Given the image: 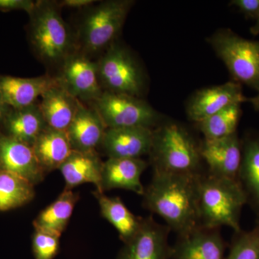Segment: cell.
I'll return each mask as SVG.
<instances>
[{"label":"cell","mask_w":259,"mask_h":259,"mask_svg":"<svg viewBox=\"0 0 259 259\" xmlns=\"http://www.w3.org/2000/svg\"><path fill=\"white\" fill-rule=\"evenodd\" d=\"M201 175L153 171L152 180L145 187L143 205L161 218L178 236L190 233L200 226L198 183Z\"/></svg>","instance_id":"cell-1"},{"label":"cell","mask_w":259,"mask_h":259,"mask_svg":"<svg viewBox=\"0 0 259 259\" xmlns=\"http://www.w3.org/2000/svg\"><path fill=\"white\" fill-rule=\"evenodd\" d=\"M57 2L40 0L29 14L28 37L40 61L60 69L76 49V37L61 16Z\"/></svg>","instance_id":"cell-2"},{"label":"cell","mask_w":259,"mask_h":259,"mask_svg":"<svg viewBox=\"0 0 259 259\" xmlns=\"http://www.w3.org/2000/svg\"><path fill=\"white\" fill-rule=\"evenodd\" d=\"M198 196L200 226H227L236 233L242 231L240 219L248 198L238 180L202 174L199 177Z\"/></svg>","instance_id":"cell-3"},{"label":"cell","mask_w":259,"mask_h":259,"mask_svg":"<svg viewBox=\"0 0 259 259\" xmlns=\"http://www.w3.org/2000/svg\"><path fill=\"white\" fill-rule=\"evenodd\" d=\"M134 5L132 0H107L87 8L75 35L76 50L91 58L105 52L116 42Z\"/></svg>","instance_id":"cell-4"},{"label":"cell","mask_w":259,"mask_h":259,"mask_svg":"<svg viewBox=\"0 0 259 259\" xmlns=\"http://www.w3.org/2000/svg\"><path fill=\"white\" fill-rule=\"evenodd\" d=\"M149 156L153 171L190 175L203 174L199 146L190 133L178 124H161L153 130Z\"/></svg>","instance_id":"cell-5"},{"label":"cell","mask_w":259,"mask_h":259,"mask_svg":"<svg viewBox=\"0 0 259 259\" xmlns=\"http://www.w3.org/2000/svg\"><path fill=\"white\" fill-rule=\"evenodd\" d=\"M207 41L226 65L233 81L259 93V40L245 38L230 29H221Z\"/></svg>","instance_id":"cell-6"},{"label":"cell","mask_w":259,"mask_h":259,"mask_svg":"<svg viewBox=\"0 0 259 259\" xmlns=\"http://www.w3.org/2000/svg\"><path fill=\"white\" fill-rule=\"evenodd\" d=\"M103 92L141 97L145 90L143 70L131 51L115 42L97 60Z\"/></svg>","instance_id":"cell-7"},{"label":"cell","mask_w":259,"mask_h":259,"mask_svg":"<svg viewBox=\"0 0 259 259\" xmlns=\"http://www.w3.org/2000/svg\"><path fill=\"white\" fill-rule=\"evenodd\" d=\"M101 117L107 128L158 127L161 116L139 97L103 92L90 102Z\"/></svg>","instance_id":"cell-8"},{"label":"cell","mask_w":259,"mask_h":259,"mask_svg":"<svg viewBox=\"0 0 259 259\" xmlns=\"http://www.w3.org/2000/svg\"><path fill=\"white\" fill-rule=\"evenodd\" d=\"M56 79L59 85L81 102L88 103L103 93L99 80L97 61L78 50L66 58Z\"/></svg>","instance_id":"cell-9"},{"label":"cell","mask_w":259,"mask_h":259,"mask_svg":"<svg viewBox=\"0 0 259 259\" xmlns=\"http://www.w3.org/2000/svg\"><path fill=\"white\" fill-rule=\"evenodd\" d=\"M170 231L168 226L158 224L152 217L144 218L139 231L124 243L116 259L171 258Z\"/></svg>","instance_id":"cell-10"},{"label":"cell","mask_w":259,"mask_h":259,"mask_svg":"<svg viewBox=\"0 0 259 259\" xmlns=\"http://www.w3.org/2000/svg\"><path fill=\"white\" fill-rule=\"evenodd\" d=\"M207 174L222 178L238 180L242 160V141L236 134L218 139H204L199 145Z\"/></svg>","instance_id":"cell-11"},{"label":"cell","mask_w":259,"mask_h":259,"mask_svg":"<svg viewBox=\"0 0 259 259\" xmlns=\"http://www.w3.org/2000/svg\"><path fill=\"white\" fill-rule=\"evenodd\" d=\"M0 171L17 175L34 186L42 182L46 177L32 146L7 136L1 130Z\"/></svg>","instance_id":"cell-12"},{"label":"cell","mask_w":259,"mask_h":259,"mask_svg":"<svg viewBox=\"0 0 259 259\" xmlns=\"http://www.w3.org/2000/svg\"><path fill=\"white\" fill-rule=\"evenodd\" d=\"M247 101L242 85L234 81L202 89L191 98L187 114L191 120L199 123L226 107Z\"/></svg>","instance_id":"cell-13"},{"label":"cell","mask_w":259,"mask_h":259,"mask_svg":"<svg viewBox=\"0 0 259 259\" xmlns=\"http://www.w3.org/2000/svg\"><path fill=\"white\" fill-rule=\"evenodd\" d=\"M153 130L144 127L107 128L100 148L108 158H141L149 155Z\"/></svg>","instance_id":"cell-14"},{"label":"cell","mask_w":259,"mask_h":259,"mask_svg":"<svg viewBox=\"0 0 259 259\" xmlns=\"http://www.w3.org/2000/svg\"><path fill=\"white\" fill-rule=\"evenodd\" d=\"M226 245L219 228H198L179 236L171 247L174 259H225Z\"/></svg>","instance_id":"cell-15"},{"label":"cell","mask_w":259,"mask_h":259,"mask_svg":"<svg viewBox=\"0 0 259 259\" xmlns=\"http://www.w3.org/2000/svg\"><path fill=\"white\" fill-rule=\"evenodd\" d=\"M148 165L141 158H107L103 163L99 192L105 193L106 191L120 189L142 196L145 187L141 182V175Z\"/></svg>","instance_id":"cell-16"},{"label":"cell","mask_w":259,"mask_h":259,"mask_svg":"<svg viewBox=\"0 0 259 259\" xmlns=\"http://www.w3.org/2000/svg\"><path fill=\"white\" fill-rule=\"evenodd\" d=\"M59 84L56 76L49 74L23 78L0 75V95L12 108H22L37 102L49 89Z\"/></svg>","instance_id":"cell-17"},{"label":"cell","mask_w":259,"mask_h":259,"mask_svg":"<svg viewBox=\"0 0 259 259\" xmlns=\"http://www.w3.org/2000/svg\"><path fill=\"white\" fill-rule=\"evenodd\" d=\"M107 127L93 107L81 102L66 132L73 151L88 152L100 147Z\"/></svg>","instance_id":"cell-18"},{"label":"cell","mask_w":259,"mask_h":259,"mask_svg":"<svg viewBox=\"0 0 259 259\" xmlns=\"http://www.w3.org/2000/svg\"><path fill=\"white\" fill-rule=\"evenodd\" d=\"M81 101L57 84L40 97L39 107L49 127L66 131L72 122Z\"/></svg>","instance_id":"cell-19"},{"label":"cell","mask_w":259,"mask_h":259,"mask_svg":"<svg viewBox=\"0 0 259 259\" xmlns=\"http://www.w3.org/2000/svg\"><path fill=\"white\" fill-rule=\"evenodd\" d=\"M47 126L38 102L22 108L10 107L0 122L5 134L31 146Z\"/></svg>","instance_id":"cell-20"},{"label":"cell","mask_w":259,"mask_h":259,"mask_svg":"<svg viewBox=\"0 0 259 259\" xmlns=\"http://www.w3.org/2000/svg\"><path fill=\"white\" fill-rule=\"evenodd\" d=\"M103 163L97 151H73L59 169L66 183L65 189L73 190L77 186L90 183L100 191Z\"/></svg>","instance_id":"cell-21"},{"label":"cell","mask_w":259,"mask_h":259,"mask_svg":"<svg viewBox=\"0 0 259 259\" xmlns=\"http://www.w3.org/2000/svg\"><path fill=\"white\" fill-rule=\"evenodd\" d=\"M32 148L45 175L59 169L73 151L66 131L49 126L37 136Z\"/></svg>","instance_id":"cell-22"},{"label":"cell","mask_w":259,"mask_h":259,"mask_svg":"<svg viewBox=\"0 0 259 259\" xmlns=\"http://www.w3.org/2000/svg\"><path fill=\"white\" fill-rule=\"evenodd\" d=\"M93 194L98 202L102 217L117 230L121 241L123 243L128 241L139 231L144 218L135 215L120 197H107L97 190Z\"/></svg>","instance_id":"cell-23"},{"label":"cell","mask_w":259,"mask_h":259,"mask_svg":"<svg viewBox=\"0 0 259 259\" xmlns=\"http://www.w3.org/2000/svg\"><path fill=\"white\" fill-rule=\"evenodd\" d=\"M79 199L77 192L64 189L54 202L39 213L32 223L34 228L61 236Z\"/></svg>","instance_id":"cell-24"},{"label":"cell","mask_w":259,"mask_h":259,"mask_svg":"<svg viewBox=\"0 0 259 259\" xmlns=\"http://www.w3.org/2000/svg\"><path fill=\"white\" fill-rule=\"evenodd\" d=\"M238 181L248 203L259 214V135L247 136L242 141V160Z\"/></svg>","instance_id":"cell-25"},{"label":"cell","mask_w":259,"mask_h":259,"mask_svg":"<svg viewBox=\"0 0 259 259\" xmlns=\"http://www.w3.org/2000/svg\"><path fill=\"white\" fill-rule=\"evenodd\" d=\"M35 186L25 179L0 171V211L18 208L35 198Z\"/></svg>","instance_id":"cell-26"},{"label":"cell","mask_w":259,"mask_h":259,"mask_svg":"<svg viewBox=\"0 0 259 259\" xmlns=\"http://www.w3.org/2000/svg\"><path fill=\"white\" fill-rule=\"evenodd\" d=\"M241 115V104H236L197 124L204 139H222L237 133Z\"/></svg>","instance_id":"cell-27"},{"label":"cell","mask_w":259,"mask_h":259,"mask_svg":"<svg viewBox=\"0 0 259 259\" xmlns=\"http://www.w3.org/2000/svg\"><path fill=\"white\" fill-rule=\"evenodd\" d=\"M236 236L225 259H259V221L250 231Z\"/></svg>","instance_id":"cell-28"},{"label":"cell","mask_w":259,"mask_h":259,"mask_svg":"<svg viewBox=\"0 0 259 259\" xmlns=\"http://www.w3.org/2000/svg\"><path fill=\"white\" fill-rule=\"evenodd\" d=\"M61 236L35 230L32 238V250L35 259H54L59 253Z\"/></svg>","instance_id":"cell-29"},{"label":"cell","mask_w":259,"mask_h":259,"mask_svg":"<svg viewBox=\"0 0 259 259\" xmlns=\"http://www.w3.org/2000/svg\"><path fill=\"white\" fill-rule=\"evenodd\" d=\"M230 5L236 7L247 18L255 20L259 17V0H232Z\"/></svg>","instance_id":"cell-30"},{"label":"cell","mask_w":259,"mask_h":259,"mask_svg":"<svg viewBox=\"0 0 259 259\" xmlns=\"http://www.w3.org/2000/svg\"><path fill=\"white\" fill-rule=\"evenodd\" d=\"M35 2L31 0H0V11L7 12L20 10L30 14L34 7Z\"/></svg>","instance_id":"cell-31"},{"label":"cell","mask_w":259,"mask_h":259,"mask_svg":"<svg viewBox=\"0 0 259 259\" xmlns=\"http://www.w3.org/2000/svg\"><path fill=\"white\" fill-rule=\"evenodd\" d=\"M58 5L62 9L63 8H71V9H86L93 6L97 1L95 0H62L57 2Z\"/></svg>","instance_id":"cell-32"},{"label":"cell","mask_w":259,"mask_h":259,"mask_svg":"<svg viewBox=\"0 0 259 259\" xmlns=\"http://www.w3.org/2000/svg\"><path fill=\"white\" fill-rule=\"evenodd\" d=\"M10 107L7 105L0 95V122L4 118L5 115L9 111Z\"/></svg>","instance_id":"cell-33"},{"label":"cell","mask_w":259,"mask_h":259,"mask_svg":"<svg viewBox=\"0 0 259 259\" xmlns=\"http://www.w3.org/2000/svg\"><path fill=\"white\" fill-rule=\"evenodd\" d=\"M246 102H250L255 111L259 112V93L256 96L251 97V98H247Z\"/></svg>","instance_id":"cell-34"},{"label":"cell","mask_w":259,"mask_h":259,"mask_svg":"<svg viewBox=\"0 0 259 259\" xmlns=\"http://www.w3.org/2000/svg\"><path fill=\"white\" fill-rule=\"evenodd\" d=\"M250 32L253 35H259V17L255 20L254 25L250 28Z\"/></svg>","instance_id":"cell-35"}]
</instances>
